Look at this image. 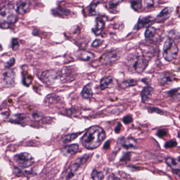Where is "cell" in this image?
I'll list each match as a JSON object with an SVG mask.
<instances>
[{
    "label": "cell",
    "instance_id": "cell-1",
    "mask_svg": "<svg viewBox=\"0 0 180 180\" xmlns=\"http://www.w3.org/2000/svg\"><path fill=\"white\" fill-rule=\"evenodd\" d=\"M106 137L104 130L99 126H93L88 129L81 139L83 145L87 149L98 148Z\"/></svg>",
    "mask_w": 180,
    "mask_h": 180
},
{
    "label": "cell",
    "instance_id": "cell-2",
    "mask_svg": "<svg viewBox=\"0 0 180 180\" xmlns=\"http://www.w3.org/2000/svg\"><path fill=\"white\" fill-rule=\"evenodd\" d=\"M17 20V12L13 5H6L0 10V27L8 29L15 24Z\"/></svg>",
    "mask_w": 180,
    "mask_h": 180
},
{
    "label": "cell",
    "instance_id": "cell-3",
    "mask_svg": "<svg viewBox=\"0 0 180 180\" xmlns=\"http://www.w3.org/2000/svg\"><path fill=\"white\" fill-rule=\"evenodd\" d=\"M127 65L131 70L141 73L148 66L149 60L147 57L140 54H131L127 60Z\"/></svg>",
    "mask_w": 180,
    "mask_h": 180
},
{
    "label": "cell",
    "instance_id": "cell-4",
    "mask_svg": "<svg viewBox=\"0 0 180 180\" xmlns=\"http://www.w3.org/2000/svg\"><path fill=\"white\" fill-rule=\"evenodd\" d=\"M178 48L173 39H168L164 43L163 48V57L165 60L171 62L176 58Z\"/></svg>",
    "mask_w": 180,
    "mask_h": 180
},
{
    "label": "cell",
    "instance_id": "cell-5",
    "mask_svg": "<svg viewBox=\"0 0 180 180\" xmlns=\"http://www.w3.org/2000/svg\"><path fill=\"white\" fill-rule=\"evenodd\" d=\"M14 161L21 168H27L35 163V159L29 153L23 152L16 155Z\"/></svg>",
    "mask_w": 180,
    "mask_h": 180
},
{
    "label": "cell",
    "instance_id": "cell-6",
    "mask_svg": "<svg viewBox=\"0 0 180 180\" xmlns=\"http://www.w3.org/2000/svg\"><path fill=\"white\" fill-rule=\"evenodd\" d=\"M61 77V73H58L55 70L45 71L42 73L41 78L45 84L52 85L55 83L58 77Z\"/></svg>",
    "mask_w": 180,
    "mask_h": 180
},
{
    "label": "cell",
    "instance_id": "cell-7",
    "mask_svg": "<svg viewBox=\"0 0 180 180\" xmlns=\"http://www.w3.org/2000/svg\"><path fill=\"white\" fill-rule=\"evenodd\" d=\"M120 58V52L117 51H112L108 52L104 54L101 57V61L103 63L111 64L115 62Z\"/></svg>",
    "mask_w": 180,
    "mask_h": 180
},
{
    "label": "cell",
    "instance_id": "cell-8",
    "mask_svg": "<svg viewBox=\"0 0 180 180\" xmlns=\"http://www.w3.org/2000/svg\"><path fill=\"white\" fill-rule=\"evenodd\" d=\"M4 85L7 87L13 86L15 84V73L14 71L8 69L3 73V77Z\"/></svg>",
    "mask_w": 180,
    "mask_h": 180
},
{
    "label": "cell",
    "instance_id": "cell-9",
    "mask_svg": "<svg viewBox=\"0 0 180 180\" xmlns=\"http://www.w3.org/2000/svg\"><path fill=\"white\" fill-rule=\"evenodd\" d=\"M175 79L174 74L171 73H164L159 74V81L162 85H169L173 82Z\"/></svg>",
    "mask_w": 180,
    "mask_h": 180
},
{
    "label": "cell",
    "instance_id": "cell-10",
    "mask_svg": "<svg viewBox=\"0 0 180 180\" xmlns=\"http://www.w3.org/2000/svg\"><path fill=\"white\" fill-rule=\"evenodd\" d=\"M79 149V146L77 144H71L66 146L61 150V153L65 156H70L76 154Z\"/></svg>",
    "mask_w": 180,
    "mask_h": 180
},
{
    "label": "cell",
    "instance_id": "cell-11",
    "mask_svg": "<svg viewBox=\"0 0 180 180\" xmlns=\"http://www.w3.org/2000/svg\"><path fill=\"white\" fill-rule=\"evenodd\" d=\"M173 9L172 7H166L156 16L155 21L157 22L161 23L168 19L171 15Z\"/></svg>",
    "mask_w": 180,
    "mask_h": 180
},
{
    "label": "cell",
    "instance_id": "cell-12",
    "mask_svg": "<svg viewBox=\"0 0 180 180\" xmlns=\"http://www.w3.org/2000/svg\"><path fill=\"white\" fill-rule=\"evenodd\" d=\"M154 89L151 86H146L144 88L141 92V98L142 102L146 103V102H148L151 98Z\"/></svg>",
    "mask_w": 180,
    "mask_h": 180
},
{
    "label": "cell",
    "instance_id": "cell-13",
    "mask_svg": "<svg viewBox=\"0 0 180 180\" xmlns=\"http://www.w3.org/2000/svg\"><path fill=\"white\" fill-rule=\"evenodd\" d=\"M113 84V78L112 76H107L102 79L100 82V88L102 90L111 88Z\"/></svg>",
    "mask_w": 180,
    "mask_h": 180
},
{
    "label": "cell",
    "instance_id": "cell-14",
    "mask_svg": "<svg viewBox=\"0 0 180 180\" xmlns=\"http://www.w3.org/2000/svg\"><path fill=\"white\" fill-rule=\"evenodd\" d=\"M122 146L126 149H132L136 147V141L132 137H129L127 139H123L121 141Z\"/></svg>",
    "mask_w": 180,
    "mask_h": 180
},
{
    "label": "cell",
    "instance_id": "cell-15",
    "mask_svg": "<svg viewBox=\"0 0 180 180\" xmlns=\"http://www.w3.org/2000/svg\"><path fill=\"white\" fill-rule=\"evenodd\" d=\"M152 17H150V16L141 17L139 20V23L137 25V29H140L149 26L150 24H152Z\"/></svg>",
    "mask_w": 180,
    "mask_h": 180
},
{
    "label": "cell",
    "instance_id": "cell-16",
    "mask_svg": "<svg viewBox=\"0 0 180 180\" xmlns=\"http://www.w3.org/2000/svg\"><path fill=\"white\" fill-rule=\"evenodd\" d=\"M82 95L83 98L90 99L92 98L93 91L92 89V84H88L84 86L82 91Z\"/></svg>",
    "mask_w": 180,
    "mask_h": 180
},
{
    "label": "cell",
    "instance_id": "cell-17",
    "mask_svg": "<svg viewBox=\"0 0 180 180\" xmlns=\"http://www.w3.org/2000/svg\"><path fill=\"white\" fill-rule=\"evenodd\" d=\"M30 7V3L29 0H26L22 3L20 4L17 7V12L20 14H23L25 13L29 10Z\"/></svg>",
    "mask_w": 180,
    "mask_h": 180
},
{
    "label": "cell",
    "instance_id": "cell-18",
    "mask_svg": "<svg viewBox=\"0 0 180 180\" xmlns=\"http://www.w3.org/2000/svg\"><path fill=\"white\" fill-rule=\"evenodd\" d=\"M79 167H80V164L77 163H74V164L72 165V166H71L69 168V171L67 173V180H70L74 177V175L79 169Z\"/></svg>",
    "mask_w": 180,
    "mask_h": 180
},
{
    "label": "cell",
    "instance_id": "cell-19",
    "mask_svg": "<svg viewBox=\"0 0 180 180\" xmlns=\"http://www.w3.org/2000/svg\"><path fill=\"white\" fill-rule=\"evenodd\" d=\"M165 162H166V164H168V165L170 166V168H172L173 170H175V169L179 168L180 165L178 163V162L177 161V160L174 158H171V157H168L165 159Z\"/></svg>",
    "mask_w": 180,
    "mask_h": 180
},
{
    "label": "cell",
    "instance_id": "cell-20",
    "mask_svg": "<svg viewBox=\"0 0 180 180\" xmlns=\"http://www.w3.org/2000/svg\"><path fill=\"white\" fill-rule=\"evenodd\" d=\"M104 28V22L102 20H99L96 21L95 29L93 30L94 33L96 35H100L102 31H103Z\"/></svg>",
    "mask_w": 180,
    "mask_h": 180
},
{
    "label": "cell",
    "instance_id": "cell-21",
    "mask_svg": "<svg viewBox=\"0 0 180 180\" xmlns=\"http://www.w3.org/2000/svg\"><path fill=\"white\" fill-rule=\"evenodd\" d=\"M32 77L30 74H28L26 72L22 73V82L24 85L26 86H29L31 84L32 81Z\"/></svg>",
    "mask_w": 180,
    "mask_h": 180
},
{
    "label": "cell",
    "instance_id": "cell-22",
    "mask_svg": "<svg viewBox=\"0 0 180 180\" xmlns=\"http://www.w3.org/2000/svg\"><path fill=\"white\" fill-rule=\"evenodd\" d=\"M91 177L93 180H102L104 178V175L102 172L94 170L91 174Z\"/></svg>",
    "mask_w": 180,
    "mask_h": 180
},
{
    "label": "cell",
    "instance_id": "cell-23",
    "mask_svg": "<svg viewBox=\"0 0 180 180\" xmlns=\"http://www.w3.org/2000/svg\"><path fill=\"white\" fill-rule=\"evenodd\" d=\"M80 58L84 61H89L94 58V55L89 52H82L79 55Z\"/></svg>",
    "mask_w": 180,
    "mask_h": 180
},
{
    "label": "cell",
    "instance_id": "cell-24",
    "mask_svg": "<svg viewBox=\"0 0 180 180\" xmlns=\"http://www.w3.org/2000/svg\"><path fill=\"white\" fill-rule=\"evenodd\" d=\"M137 81L134 79H130L124 81L121 83L122 88H127L131 86H134L137 84Z\"/></svg>",
    "mask_w": 180,
    "mask_h": 180
},
{
    "label": "cell",
    "instance_id": "cell-25",
    "mask_svg": "<svg viewBox=\"0 0 180 180\" xmlns=\"http://www.w3.org/2000/svg\"><path fill=\"white\" fill-rule=\"evenodd\" d=\"M156 33V29L153 27H149L146 30L145 33V36L147 39H150L155 36Z\"/></svg>",
    "mask_w": 180,
    "mask_h": 180
},
{
    "label": "cell",
    "instance_id": "cell-26",
    "mask_svg": "<svg viewBox=\"0 0 180 180\" xmlns=\"http://www.w3.org/2000/svg\"><path fill=\"white\" fill-rule=\"evenodd\" d=\"M79 135H80V133H72V134L67 135L64 137L63 142L64 143L70 142L71 141L75 140Z\"/></svg>",
    "mask_w": 180,
    "mask_h": 180
},
{
    "label": "cell",
    "instance_id": "cell-27",
    "mask_svg": "<svg viewBox=\"0 0 180 180\" xmlns=\"http://www.w3.org/2000/svg\"><path fill=\"white\" fill-rule=\"evenodd\" d=\"M141 4L144 8H150L153 5L154 2L153 0H142Z\"/></svg>",
    "mask_w": 180,
    "mask_h": 180
},
{
    "label": "cell",
    "instance_id": "cell-28",
    "mask_svg": "<svg viewBox=\"0 0 180 180\" xmlns=\"http://www.w3.org/2000/svg\"><path fill=\"white\" fill-rule=\"evenodd\" d=\"M177 145H178V143L175 140H171L170 141H168L167 142L165 143L164 146L165 148L166 149H168V148L175 147L177 146Z\"/></svg>",
    "mask_w": 180,
    "mask_h": 180
},
{
    "label": "cell",
    "instance_id": "cell-29",
    "mask_svg": "<svg viewBox=\"0 0 180 180\" xmlns=\"http://www.w3.org/2000/svg\"><path fill=\"white\" fill-rule=\"evenodd\" d=\"M132 7L133 9L137 10L139 9H140L142 7V4H141V1L139 0H136L133 2H132Z\"/></svg>",
    "mask_w": 180,
    "mask_h": 180
},
{
    "label": "cell",
    "instance_id": "cell-30",
    "mask_svg": "<svg viewBox=\"0 0 180 180\" xmlns=\"http://www.w3.org/2000/svg\"><path fill=\"white\" fill-rule=\"evenodd\" d=\"M167 134H168V132L164 129L159 130L157 132V136L160 138H163V137H165V136H167Z\"/></svg>",
    "mask_w": 180,
    "mask_h": 180
},
{
    "label": "cell",
    "instance_id": "cell-31",
    "mask_svg": "<svg viewBox=\"0 0 180 180\" xmlns=\"http://www.w3.org/2000/svg\"><path fill=\"white\" fill-rule=\"evenodd\" d=\"M19 43L16 39H13L12 41V48L13 50L16 51L19 48Z\"/></svg>",
    "mask_w": 180,
    "mask_h": 180
},
{
    "label": "cell",
    "instance_id": "cell-32",
    "mask_svg": "<svg viewBox=\"0 0 180 180\" xmlns=\"http://www.w3.org/2000/svg\"><path fill=\"white\" fill-rule=\"evenodd\" d=\"M16 62V60L14 58H11L10 60H9L8 62H7V63L5 64V67H7V69H9L10 67H12L13 65H14Z\"/></svg>",
    "mask_w": 180,
    "mask_h": 180
},
{
    "label": "cell",
    "instance_id": "cell-33",
    "mask_svg": "<svg viewBox=\"0 0 180 180\" xmlns=\"http://www.w3.org/2000/svg\"><path fill=\"white\" fill-rule=\"evenodd\" d=\"M119 2L118 1H113L110 2V4H109V7L111 9H115L117 8Z\"/></svg>",
    "mask_w": 180,
    "mask_h": 180
},
{
    "label": "cell",
    "instance_id": "cell-34",
    "mask_svg": "<svg viewBox=\"0 0 180 180\" xmlns=\"http://www.w3.org/2000/svg\"><path fill=\"white\" fill-rule=\"evenodd\" d=\"M102 43H103V41H101V39H96L93 42L92 44V46L95 47V48L98 47V46H100L102 44Z\"/></svg>",
    "mask_w": 180,
    "mask_h": 180
},
{
    "label": "cell",
    "instance_id": "cell-35",
    "mask_svg": "<svg viewBox=\"0 0 180 180\" xmlns=\"http://www.w3.org/2000/svg\"><path fill=\"white\" fill-rule=\"evenodd\" d=\"M132 121H133V119H132V118L131 116L127 115V116H126L123 118V122L126 124L130 123Z\"/></svg>",
    "mask_w": 180,
    "mask_h": 180
},
{
    "label": "cell",
    "instance_id": "cell-36",
    "mask_svg": "<svg viewBox=\"0 0 180 180\" xmlns=\"http://www.w3.org/2000/svg\"><path fill=\"white\" fill-rule=\"evenodd\" d=\"M178 89H177L171 90V91H170L169 92H168V95H169L171 96H174V95H175L176 94H177V92H178Z\"/></svg>",
    "mask_w": 180,
    "mask_h": 180
},
{
    "label": "cell",
    "instance_id": "cell-37",
    "mask_svg": "<svg viewBox=\"0 0 180 180\" xmlns=\"http://www.w3.org/2000/svg\"><path fill=\"white\" fill-rule=\"evenodd\" d=\"M121 128H122V125L120 123H118V125H117V127L115 129V132L117 133H120V131L121 130Z\"/></svg>",
    "mask_w": 180,
    "mask_h": 180
},
{
    "label": "cell",
    "instance_id": "cell-38",
    "mask_svg": "<svg viewBox=\"0 0 180 180\" xmlns=\"http://www.w3.org/2000/svg\"><path fill=\"white\" fill-rule=\"evenodd\" d=\"M108 180H122L121 178H119L118 177L114 175H110L108 178Z\"/></svg>",
    "mask_w": 180,
    "mask_h": 180
},
{
    "label": "cell",
    "instance_id": "cell-39",
    "mask_svg": "<svg viewBox=\"0 0 180 180\" xmlns=\"http://www.w3.org/2000/svg\"><path fill=\"white\" fill-rule=\"evenodd\" d=\"M173 172L175 174H176V175L180 177V168H177V169H175V170H173Z\"/></svg>",
    "mask_w": 180,
    "mask_h": 180
},
{
    "label": "cell",
    "instance_id": "cell-40",
    "mask_svg": "<svg viewBox=\"0 0 180 180\" xmlns=\"http://www.w3.org/2000/svg\"><path fill=\"white\" fill-rule=\"evenodd\" d=\"M109 147H110V141H108L105 143L104 145V149H108Z\"/></svg>",
    "mask_w": 180,
    "mask_h": 180
},
{
    "label": "cell",
    "instance_id": "cell-41",
    "mask_svg": "<svg viewBox=\"0 0 180 180\" xmlns=\"http://www.w3.org/2000/svg\"><path fill=\"white\" fill-rule=\"evenodd\" d=\"M178 161L180 162V156H179L178 158Z\"/></svg>",
    "mask_w": 180,
    "mask_h": 180
},
{
    "label": "cell",
    "instance_id": "cell-42",
    "mask_svg": "<svg viewBox=\"0 0 180 180\" xmlns=\"http://www.w3.org/2000/svg\"><path fill=\"white\" fill-rule=\"evenodd\" d=\"M179 118H180V117H179Z\"/></svg>",
    "mask_w": 180,
    "mask_h": 180
},
{
    "label": "cell",
    "instance_id": "cell-43",
    "mask_svg": "<svg viewBox=\"0 0 180 180\" xmlns=\"http://www.w3.org/2000/svg\"></svg>",
    "mask_w": 180,
    "mask_h": 180
},
{
    "label": "cell",
    "instance_id": "cell-44",
    "mask_svg": "<svg viewBox=\"0 0 180 180\" xmlns=\"http://www.w3.org/2000/svg\"></svg>",
    "mask_w": 180,
    "mask_h": 180
}]
</instances>
